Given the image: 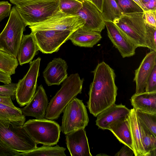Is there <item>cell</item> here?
<instances>
[{"instance_id":"obj_35","label":"cell","mask_w":156,"mask_h":156,"mask_svg":"<svg viewBox=\"0 0 156 156\" xmlns=\"http://www.w3.org/2000/svg\"><path fill=\"white\" fill-rule=\"evenodd\" d=\"M143 13L145 23L156 27V9L147 10Z\"/></svg>"},{"instance_id":"obj_23","label":"cell","mask_w":156,"mask_h":156,"mask_svg":"<svg viewBox=\"0 0 156 156\" xmlns=\"http://www.w3.org/2000/svg\"><path fill=\"white\" fill-rule=\"evenodd\" d=\"M128 117L133 140L134 154L135 156H145L142 142L140 126L134 108L130 109Z\"/></svg>"},{"instance_id":"obj_37","label":"cell","mask_w":156,"mask_h":156,"mask_svg":"<svg viewBox=\"0 0 156 156\" xmlns=\"http://www.w3.org/2000/svg\"><path fill=\"white\" fill-rule=\"evenodd\" d=\"M19 153L0 140V156H17Z\"/></svg>"},{"instance_id":"obj_3","label":"cell","mask_w":156,"mask_h":156,"mask_svg":"<svg viewBox=\"0 0 156 156\" xmlns=\"http://www.w3.org/2000/svg\"><path fill=\"white\" fill-rule=\"evenodd\" d=\"M59 0H30L14 4L27 26L45 20L60 11Z\"/></svg>"},{"instance_id":"obj_21","label":"cell","mask_w":156,"mask_h":156,"mask_svg":"<svg viewBox=\"0 0 156 156\" xmlns=\"http://www.w3.org/2000/svg\"><path fill=\"white\" fill-rule=\"evenodd\" d=\"M129 116L127 118L111 124L108 129L110 130L121 143L133 151V147Z\"/></svg>"},{"instance_id":"obj_43","label":"cell","mask_w":156,"mask_h":156,"mask_svg":"<svg viewBox=\"0 0 156 156\" xmlns=\"http://www.w3.org/2000/svg\"><path fill=\"white\" fill-rule=\"evenodd\" d=\"M10 2L13 4H14L15 3L22 1L30 0H9Z\"/></svg>"},{"instance_id":"obj_5","label":"cell","mask_w":156,"mask_h":156,"mask_svg":"<svg viewBox=\"0 0 156 156\" xmlns=\"http://www.w3.org/2000/svg\"><path fill=\"white\" fill-rule=\"evenodd\" d=\"M0 140L19 153L29 151L37 147L23 126L0 120Z\"/></svg>"},{"instance_id":"obj_29","label":"cell","mask_w":156,"mask_h":156,"mask_svg":"<svg viewBox=\"0 0 156 156\" xmlns=\"http://www.w3.org/2000/svg\"><path fill=\"white\" fill-rule=\"evenodd\" d=\"M135 109L137 121L156 136V113Z\"/></svg>"},{"instance_id":"obj_12","label":"cell","mask_w":156,"mask_h":156,"mask_svg":"<svg viewBox=\"0 0 156 156\" xmlns=\"http://www.w3.org/2000/svg\"><path fill=\"white\" fill-rule=\"evenodd\" d=\"M108 37L123 58L133 56L137 48L124 32L113 22L105 21Z\"/></svg>"},{"instance_id":"obj_36","label":"cell","mask_w":156,"mask_h":156,"mask_svg":"<svg viewBox=\"0 0 156 156\" xmlns=\"http://www.w3.org/2000/svg\"><path fill=\"white\" fill-rule=\"evenodd\" d=\"M11 5L8 1H0V22L9 16Z\"/></svg>"},{"instance_id":"obj_25","label":"cell","mask_w":156,"mask_h":156,"mask_svg":"<svg viewBox=\"0 0 156 156\" xmlns=\"http://www.w3.org/2000/svg\"><path fill=\"white\" fill-rule=\"evenodd\" d=\"M66 148L58 145L54 147L44 145L28 152L19 153L18 156H66Z\"/></svg>"},{"instance_id":"obj_32","label":"cell","mask_w":156,"mask_h":156,"mask_svg":"<svg viewBox=\"0 0 156 156\" xmlns=\"http://www.w3.org/2000/svg\"><path fill=\"white\" fill-rule=\"evenodd\" d=\"M17 83L12 82L0 85V95L3 96L10 97L12 100L16 98Z\"/></svg>"},{"instance_id":"obj_33","label":"cell","mask_w":156,"mask_h":156,"mask_svg":"<svg viewBox=\"0 0 156 156\" xmlns=\"http://www.w3.org/2000/svg\"><path fill=\"white\" fill-rule=\"evenodd\" d=\"M145 92H156V65L154 67L147 81Z\"/></svg>"},{"instance_id":"obj_11","label":"cell","mask_w":156,"mask_h":156,"mask_svg":"<svg viewBox=\"0 0 156 156\" xmlns=\"http://www.w3.org/2000/svg\"><path fill=\"white\" fill-rule=\"evenodd\" d=\"M74 31L69 30H44L31 31L39 50L44 54L57 51L61 46L69 40Z\"/></svg>"},{"instance_id":"obj_38","label":"cell","mask_w":156,"mask_h":156,"mask_svg":"<svg viewBox=\"0 0 156 156\" xmlns=\"http://www.w3.org/2000/svg\"><path fill=\"white\" fill-rule=\"evenodd\" d=\"M134 154L133 151L126 146H123L115 155V156H132Z\"/></svg>"},{"instance_id":"obj_34","label":"cell","mask_w":156,"mask_h":156,"mask_svg":"<svg viewBox=\"0 0 156 156\" xmlns=\"http://www.w3.org/2000/svg\"><path fill=\"white\" fill-rule=\"evenodd\" d=\"M151 51H156V27L146 23Z\"/></svg>"},{"instance_id":"obj_13","label":"cell","mask_w":156,"mask_h":156,"mask_svg":"<svg viewBox=\"0 0 156 156\" xmlns=\"http://www.w3.org/2000/svg\"><path fill=\"white\" fill-rule=\"evenodd\" d=\"M82 6L77 15L84 21L82 27L87 30L101 32L105 28V21L101 12L90 0L82 1Z\"/></svg>"},{"instance_id":"obj_6","label":"cell","mask_w":156,"mask_h":156,"mask_svg":"<svg viewBox=\"0 0 156 156\" xmlns=\"http://www.w3.org/2000/svg\"><path fill=\"white\" fill-rule=\"evenodd\" d=\"M113 23L124 32L137 48L144 47L149 49L143 12L122 15Z\"/></svg>"},{"instance_id":"obj_9","label":"cell","mask_w":156,"mask_h":156,"mask_svg":"<svg viewBox=\"0 0 156 156\" xmlns=\"http://www.w3.org/2000/svg\"><path fill=\"white\" fill-rule=\"evenodd\" d=\"M41 59L39 57L30 62L28 72L17 83L16 99L20 107L26 105L36 92Z\"/></svg>"},{"instance_id":"obj_4","label":"cell","mask_w":156,"mask_h":156,"mask_svg":"<svg viewBox=\"0 0 156 156\" xmlns=\"http://www.w3.org/2000/svg\"><path fill=\"white\" fill-rule=\"evenodd\" d=\"M26 26L16 6H13L7 22L0 33V50L16 58Z\"/></svg>"},{"instance_id":"obj_7","label":"cell","mask_w":156,"mask_h":156,"mask_svg":"<svg viewBox=\"0 0 156 156\" xmlns=\"http://www.w3.org/2000/svg\"><path fill=\"white\" fill-rule=\"evenodd\" d=\"M23 126L37 144L52 146L59 141L60 126L52 120L45 118L30 119Z\"/></svg>"},{"instance_id":"obj_8","label":"cell","mask_w":156,"mask_h":156,"mask_svg":"<svg viewBox=\"0 0 156 156\" xmlns=\"http://www.w3.org/2000/svg\"><path fill=\"white\" fill-rule=\"evenodd\" d=\"M62 112L61 131L65 134L85 129L89 119L85 106L82 100L74 98Z\"/></svg>"},{"instance_id":"obj_27","label":"cell","mask_w":156,"mask_h":156,"mask_svg":"<svg viewBox=\"0 0 156 156\" xmlns=\"http://www.w3.org/2000/svg\"><path fill=\"white\" fill-rule=\"evenodd\" d=\"M101 13L105 21L113 22L123 15L115 0H103Z\"/></svg>"},{"instance_id":"obj_20","label":"cell","mask_w":156,"mask_h":156,"mask_svg":"<svg viewBox=\"0 0 156 156\" xmlns=\"http://www.w3.org/2000/svg\"><path fill=\"white\" fill-rule=\"evenodd\" d=\"M100 32L87 30L80 27L69 37L73 44L80 47H93L101 39Z\"/></svg>"},{"instance_id":"obj_15","label":"cell","mask_w":156,"mask_h":156,"mask_svg":"<svg viewBox=\"0 0 156 156\" xmlns=\"http://www.w3.org/2000/svg\"><path fill=\"white\" fill-rule=\"evenodd\" d=\"M67 147L72 156H92L85 129L66 135Z\"/></svg>"},{"instance_id":"obj_16","label":"cell","mask_w":156,"mask_h":156,"mask_svg":"<svg viewBox=\"0 0 156 156\" xmlns=\"http://www.w3.org/2000/svg\"><path fill=\"white\" fill-rule=\"evenodd\" d=\"M130 112L125 105L114 103L97 115L96 125L103 130L108 129L113 123L128 117Z\"/></svg>"},{"instance_id":"obj_44","label":"cell","mask_w":156,"mask_h":156,"mask_svg":"<svg viewBox=\"0 0 156 156\" xmlns=\"http://www.w3.org/2000/svg\"><path fill=\"white\" fill-rule=\"evenodd\" d=\"M144 6V5L149 2L150 1L152 0H140Z\"/></svg>"},{"instance_id":"obj_30","label":"cell","mask_w":156,"mask_h":156,"mask_svg":"<svg viewBox=\"0 0 156 156\" xmlns=\"http://www.w3.org/2000/svg\"><path fill=\"white\" fill-rule=\"evenodd\" d=\"M59 6L60 11L66 14L77 15L82 3L79 0H59Z\"/></svg>"},{"instance_id":"obj_19","label":"cell","mask_w":156,"mask_h":156,"mask_svg":"<svg viewBox=\"0 0 156 156\" xmlns=\"http://www.w3.org/2000/svg\"><path fill=\"white\" fill-rule=\"evenodd\" d=\"M39 50L34 35L31 32L23 35L18 50L17 57L20 66L30 62Z\"/></svg>"},{"instance_id":"obj_26","label":"cell","mask_w":156,"mask_h":156,"mask_svg":"<svg viewBox=\"0 0 156 156\" xmlns=\"http://www.w3.org/2000/svg\"><path fill=\"white\" fill-rule=\"evenodd\" d=\"M138 122L140 126L142 142L145 156H155L156 136L138 121Z\"/></svg>"},{"instance_id":"obj_17","label":"cell","mask_w":156,"mask_h":156,"mask_svg":"<svg viewBox=\"0 0 156 156\" xmlns=\"http://www.w3.org/2000/svg\"><path fill=\"white\" fill-rule=\"evenodd\" d=\"M68 66L62 58H55L47 65L43 72L45 83L48 86L60 85L68 77Z\"/></svg>"},{"instance_id":"obj_39","label":"cell","mask_w":156,"mask_h":156,"mask_svg":"<svg viewBox=\"0 0 156 156\" xmlns=\"http://www.w3.org/2000/svg\"><path fill=\"white\" fill-rule=\"evenodd\" d=\"M0 103L12 107H16L14 105L11 98L10 97L3 96L0 95Z\"/></svg>"},{"instance_id":"obj_28","label":"cell","mask_w":156,"mask_h":156,"mask_svg":"<svg viewBox=\"0 0 156 156\" xmlns=\"http://www.w3.org/2000/svg\"><path fill=\"white\" fill-rule=\"evenodd\" d=\"M19 64L16 58L0 50V71L11 76L15 73Z\"/></svg>"},{"instance_id":"obj_2","label":"cell","mask_w":156,"mask_h":156,"mask_svg":"<svg viewBox=\"0 0 156 156\" xmlns=\"http://www.w3.org/2000/svg\"><path fill=\"white\" fill-rule=\"evenodd\" d=\"M83 81L78 73L68 76L49 103L45 118L51 120L58 119L68 104L81 94Z\"/></svg>"},{"instance_id":"obj_45","label":"cell","mask_w":156,"mask_h":156,"mask_svg":"<svg viewBox=\"0 0 156 156\" xmlns=\"http://www.w3.org/2000/svg\"><path fill=\"white\" fill-rule=\"evenodd\" d=\"M79 0L82 1H83V0ZM90 0V1H91V0Z\"/></svg>"},{"instance_id":"obj_10","label":"cell","mask_w":156,"mask_h":156,"mask_svg":"<svg viewBox=\"0 0 156 156\" xmlns=\"http://www.w3.org/2000/svg\"><path fill=\"white\" fill-rule=\"evenodd\" d=\"M84 23L78 15H68L60 11L45 20L29 27L31 31L55 30L74 31Z\"/></svg>"},{"instance_id":"obj_22","label":"cell","mask_w":156,"mask_h":156,"mask_svg":"<svg viewBox=\"0 0 156 156\" xmlns=\"http://www.w3.org/2000/svg\"><path fill=\"white\" fill-rule=\"evenodd\" d=\"M130 101L135 109L146 112L156 113V92L135 94Z\"/></svg>"},{"instance_id":"obj_40","label":"cell","mask_w":156,"mask_h":156,"mask_svg":"<svg viewBox=\"0 0 156 156\" xmlns=\"http://www.w3.org/2000/svg\"><path fill=\"white\" fill-rule=\"evenodd\" d=\"M0 82L4 84L11 82L12 79L11 76L0 71Z\"/></svg>"},{"instance_id":"obj_42","label":"cell","mask_w":156,"mask_h":156,"mask_svg":"<svg viewBox=\"0 0 156 156\" xmlns=\"http://www.w3.org/2000/svg\"><path fill=\"white\" fill-rule=\"evenodd\" d=\"M137 3L143 9L144 12L146 11L144 6L140 0H133Z\"/></svg>"},{"instance_id":"obj_1","label":"cell","mask_w":156,"mask_h":156,"mask_svg":"<svg viewBox=\"0 0 156 156\" xmlns=\"http://www.w3.org/2000/svg\"><path fill=\"white\" fill-rule=\"evenodd\" d=\"M92 73L94 78L90 86L87 107L90 113L97 117L115 103L118 88L114 70L104 62L98 63Z\"/></svg>"},{"instance_id":"obj_14","label":"cell","mask_w":156,"mask_h":156,"mask_svg":"<svg viewBox=\"0 0 156 156\" xmlns=\"http://www.w3.org/2000/svg\"><path fill=\"white\" fill-rule=\"evenodd\" d=\"M49 102L45 91L43 86H38L33 97L26 106L21 108L25 116H31L36 119L45 118Z\"/></svg>"},{"instance_id":"obj_41","label":"cell","mask_w":156,"mask_h":156,"mask_svg":"<svg viewBox=\"0 0 156 156\" xmlns=\"http://www.w3.org/2000/svg\"><path fill=\"white\" fill-rule=\"evenodd\" d=\"M103 1V0H91L101 12L102 11Z\"/></svg>"},{"instance_id":"obj_18","label":"cell","mask_w":156,"mask_h":156,"mask_svg":"<svg viewBox=\"0 0 156 156\" xmlns=\"http://www.w3.org/2000/svg\"><path fill=\"white\" fill-rule=\"evenodd\" d=\"M156 65V51H151L143 58L139 67L135 71L133 79L136 84L135 94L145 92L147 79Z\"/></svg>"},{"instance_id":"obj_31","label":"cell","mask_w":156,"mask_h":156,"mask_svg":"<svg viewBox=\"0 0 156 156\" xmlns=\"http://www.w3.org/2000/svg\"><path fill=\"white\" fill-rule=\"evenodd\" d=\"M123 15L137 12H143L141 8L133 0H115Z\"/></svg>"},{"instance_id":"obj_24","label":"cell","mask_w":156,"mask_h":156,"mask_svg":"<svg viewBox=\"0 0 156 156\" xmlns=\"http://www.w3.org/2000/svg\"><path fill=\"white\" fill-rule=\"evenodd\" d=\"M0 120L23 126L25 122L26 118L23 114L21 108L12 107L0 103Z\"/></svg>"}]
</instances>
